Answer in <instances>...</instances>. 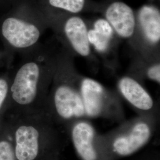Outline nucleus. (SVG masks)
<instances>
[{
    "instance_id": "obj_1",
    "label": "nucleus",
    "mask_w": 160,
    "mask_h": 160,
    "mask_svg": "<svg viewBox=\"0 0 160 160\" xmlns=\"http://www.w3.org/2000/svg\"><path fill=\"white\" fill-rule=\"evenodd\" d=\"M6 122L17 160H61L65 131L45 111L6 115Z\"/></svg>"
},
{
    "instance_id": "obj_2",
    "label": "nucleus",
    "mask_w": 160,
    "mask_h": 160,
    "mask_svg": "<svg viewBox=\"0 0 160 160\" xmlns=\"http://www.w3.org/2000/svg\"><path fill=\"white\" fill-rule=\"evenodd\" d=\"M59 57L40 52L23 61L10 79L7 115L45 111Z\"/></svg>"
},
{
    "instance_id": "obj_3",
    "label": "nucleus",
    "mask_w": 160,
    "mask_h": 160,
    "mask_svg": "<svg viewBox=\"0 0 160 160\" xmlns=\"http://www.w3.org/2000/svg\"><path fill=\"white\" fill-rule=\"evenodd\" d=\"M80 78L68 54H60L47 97L45 112L65 131L75 120L87 119Z\"/></svg>"
},
{
    "instance_id": "obj_4",
    "label": "nucleus",
    "mask_w": 160,
    "mask_h": 160,
    "mask_svg": "<svg viewBox=\"0 0 160 160\" xmlns=\"http://www.w3.org/2000/svg\"><path fill=\"white\" fill-rule=\"evenodd\" d=\"M13 4L1 23V36L13 49L32 50L40 40L42 26L48 23L32 0H16Z\"/></svg>"
},
{
    "instance_id": "obj_5",
    "label": "nucleus",
    "mask_w": 160,
    "mask_h": 160,
    "mask_svg": "<svg viewBox=\"0 0 160 160\" xmlns=\"http://www.w3.org/2000/svg\"><path fill=\"white\" fill-rule=\"evenodd\" d=\"M157 123V119L139 115L125 120L111 131L98 135V141L112 160H118L135 154L149 143Z\"/></svg>"
},
{
    "instance_id": "obj_6",
    "label": "nucleus",
    "mask_w": 160,
    "mask_h": 160,
    "mask_svg": "<svg viewBox=\"0 0 160 160\" xmlns=\"http://www.w3.org/2000/svg\"><path fill=\"white\" fill-rule=\"evenodd\" d=\"M80 90L87 119L102 118L116 122L125 120L119 98L96 80L80 75Z\"/></svg>"
},
{
    "instance_id": "obj_7",
    "label": "nucleus",
    "mask_w": 160,
    "mask_h": 160,
    "mask_svg": "<svg viewBox=\"0 0 160 160\" xmlns=\"http://www.w3.org/2000/svg\"><path fill=\"white\" fill-rule=\"evenodd\" d=\"M66 131L81 160H113L100 145L99 134L89 119L75 120L69 125Z\"/></svg>"
},
{
    "instance_id": "obj_8",
    "label": "nucleus",
    "mask_w": 160,
    "mask_h": 160,
    "mask_svg": "<svg viewBox=\"0 0 160 160\" xmlns=\"http://www.w3.org/2000/svg\"><path fill=\"white\" fill-rule=\"evenodd\" d=\"M48 24L57 26L72 51L81 57L92 59V46L88 39L86 21L78 14H65L53 17Z\"/></svg>"
},
{
    "instance_id": "obj_9",
    "label": "nucleus",
    "mask_w": 160,
    "mask_h": 160,
    "mask_svg": "<svg viewBox=\"0 0 160 160\" xmlns=\"http://www.w3.org/2000/svg\"><path fill=\"white\" fill-rule=\"evenodd\" d=\"M119 37L130 39L136 35L135 12L120 0H108L103 2L102 12Z\"/></svg>"
},
{
    "instance_id": "obj_10",
    "label": "nucleus",
    "mask_w": 160,
    "mask_h": 160,
    "mask_svg": "<svg viewBox=\"0 0 160 160\" xmlns=\"http://www.w3.org/2000/svg\"><path fill=\"white\" fill-rule=\"evenodd\" d=\"M118 87L121 96L137 110L139 115L157 119L154 99L136 78L123 76L118 80Z\"/></svg>"
},
{
    "instance_id": "obj_11",
    "label": "nucleus",
    "mask_w": 160,
    "mask_h": 160,
    "mask_svg": "<svg viewBox=\"0 0 160 160\" xmlns=\"http://www.w3.org/2000/svg\"><path fill=\"white\" fill-rule=\"evenodd\" d=\"M137 30L142 43L150 48H157L160 42V11L153 3L144 4L135 12Z\"/></svg>"
},
{
    "instance_id": "obj_12",
    "label": "nucleus",
    "mask_w": 160,
    "mask_h": 160,
    "mask_svg": "<svg viewBox=\"0 0 160 160\" xmlns=\"http://www.w3.org/2000/svg\"><path fill=\"white\" fill-rule=\"evenodd\" d=\"M48 22L64 14H78L84 12H102L103 3L92 0H32Z\"/></svg>"
},
{
    "instance_id": "obj_13",
    "label": "nucleus",
    "mask_w": 160,
    "mask_h": 160,
    "mask_svg": "<svg viewBox=\"0 0 160 160\" xmlns=\"http://www.w3.org/2000/svg\"><path fill=\"white\" fill-rule=\"evenodd\" d=\"M0 160H17L12 136L6 120L0 130Z\"/></svg>"
},
{
    "instance_id": "obj_14",
    "label": "nucleus",
    "mask_w": 160,
    "mask_h": 160,
    "mask_svg": "<svg viewBox=\"0 0 160 160\" xmlns=\"http://www.w3.org/2000/svg\"><path fill=\"white\" fill-rule=\"evenodd\" d=\"M114 39L100 34L94 29L88 30V39L91 46L101 55H106L110 51Z\"/></svg>"
},
{
    "instance_id": "obj_15",
    "label": "nucleus",
    "mask_w": 160,
    "mask_h": 160,
    "mask_svg": "<svg viewBox=\"0 0 160 160\" xmlns=\"http://www.w3.org/2000/svg\"><path fill=\"white\" fill-rule=\"evenodd\" d=\"M10 79L7 75L0 76V130L6 120L8 107Z\"/></svg>"
},
{
    "instance_id": "obj_16",
    "label": "nucleus",
    "mask_w": 160,
    "mask_h": 160,
    "mask_svg": "<svg viewBox=\"0 0 160 160\" xmlns=\"http://www.w3.org/2000/svg\"><path fill=\"white\" fill-rule=\"evenodd\" d=\"M92 29L104 36L114 38L115 33L114 30L110 23L104 18H97L93 23Z\"/></svg>"
},
{
    "instance_id": "obj_17",
    "label": "nucleus",
    "mask_w": 160,
    "mask_h": 160,
    "mask_svg": "<svg viewBox=\"0 0 160 160\" xmlns=\"http://www.w3.org/2000/svg\"><path fill=\"white\" fill-rule=\"evenodd\" d=\"M145 75L149 80L154 81L160 84V63L154 62L147 67L145 69Z\"/></svg>"
},
{
    "instance_id": "obj_18",
    "label": "nucleus",
    "mask_w": 160,
    "mask_h": 160,
    "mask_svg": "<svg viewBox=\"0 0 160 160\" xmlns=\"http://www.w3.org/2000/svg\"><path fill=\"white\" fill-rule=\"evenodd\" d=\"M140 160H160L159 158H158V156L155 155L153 157V155H149V156H145L143 158Z\"/></svg>"
},
{
    "instance_id": "obj_19",
    "label": "nucleus",
    "mask_w": 160,
    "mask_h": 160,
    "mask_svg": "<svg viewBox=\"0 0 160 160\" xmlns=\"http://www.w3.org/2000/svg\"><path fill=\"white\" fill-rule=\"evenodd\" d=\"M3 1H4V0H0V2H2ZM8 1V0H5V1ZM16 1V0H10V2H15Z\"/></svg>"
}]
</instances>
